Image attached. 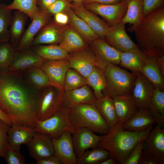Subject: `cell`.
Listing matches in <instances>:
<instances>
[{
    "mask_svg": "<svg viewBox=\"0 0 164 164\" xmlns=\"http://www.w3.org/2000/svg\"><path fill=\"white\" fill-rule=\"evenodd\" d=\"M39 92L18 72L2 73L0 109L10 119L12 125L34 128Z\"/></svg>",
    "mask_w": 164,
    "mask_h": 164,
    "instance_id": "obj_1",
    "label": "cell"
},
{
    "mask_svg": "<svg viewBox=\"0 0 164 164\" xmlns=\"http://www.w3.org/2000/svg\"><path fill=\"white\" fill-rule=\"evenodd\" d=\"M134 32L138 48L149 56L164 55V8L143 15L135 26L128 28Z\"/></svg>",
    "mask_w": 164,
    "mask_h": 164,
    "instance_id": "obj_2",
    "label": "cell"
},
{
    "mask_svg": "<svg viewBox=\"0 0 164 164\" xmlns=\"http://www.w3.org/2000/svg\"><path fill=\"white\" fill-rule=\"evenodd\" d=\"M153 127L140 131H127L118 121L107 134L101 135L97 147L108 151L117 164H124L137 144L146 139Z\"/></svg>",
    "mask_w": 164,
    "mask_h": 164,
    "instance_id": "obj_3",
    "label": "cell"
},
{
    "mask_svg": "<svg viewBox=\"0 0 164 164\" xmlns=\"http://www.w3.org/2000/svg\"><path fill=\"white\" fill-rule=\"evenodd\" d=\"M69 121L76 128H85L105 135L110 131L107 123L94 104H70Z\"/></svg>",
    "mask_w": 164,
    "mask_h": 164,
    "instance_id": "obj_4",
    "label": "cell"
},
{
    "mask_svg": "<svg viewBox=\"0 0 164 164\" xmlns=\"http://www.w3.org/2000/svg\"><path fill=\"white\" fill-rule=\"evenodd\" d=\"M104 70L107 84L105 95L113 98L118 96L131 95L136 73L129 72L112 64H109Z\"/></svg>",
    "mask_w": 164,
    "mask_h": 164,
    "instance_id": "obj_5",
    "label": "cell"
},
{
    "mask_svg": "<svg viewBox=\"0 0 164 164\" xmlns=\"http://www.w3.org/2000/svg\"><path fill=\"white\" fill-rule=\"evenodd\" d=\"M69 108L63 103L52 117L43 121L37 120L36 132L50 137L58 138L65 131L72 134L77 128L70 123L68 118Z\"/></svg>",
    "mask_w": 164,
    "mask_h": 164,
    "instance_id": "obj_6",
    "label": "cell"
},
{
    "mask_svg": "<svg viewBox=\"0 0 164 164\" xmlns=\"http://www.w3.org/2000/svg\"><path fill=\"white\" fill-rule=\"evenodd\" d=\"M64 90L59 87L51 86L38 93L36 115L39 121H43L53 116L63 104Z\"/></svg>",
    "mask_w": 164,
    "mask_h": 164,
    "instance_id": "obj_7",
    "label": "cell"
},
{
    "mask_svg": "<svg viewBox=\"0 0 164 164\" xmlns=\"http://www.w3.org/2000/svg\"><path fill=\"white\" fill-rule=\"evenodd\" d=\"M84 5L88 10L102 17L110 26L121 22L127 10L126 0L113 4L91 2Z\"/></svg>",
    "mask_w": 164,
    "mask_h": 164,
    "instance_id": "obj_8",
    "label": "cell"
},
{
    "mask_svg": "<svg viewBox=\"0 0 164 164\" xmlns=\"http://www.w3.org/2000/svg\"><path fill=\"white\" fill-rule=\"evenodd\" d=\"M91 51L96 57V66L104 70L110 64H119L121 52L98 38L90 43Z\"/></svg>",
    "mask_w": 164,
    "mask_h": 164,
    "instance_id": "obj_9",
    "label": "cell"
},
{
    "mask_svg": "<svg viewBox=\"0 0 164 164\" xmlns=\"http://www.w3.org/2000/svg\"><path fill=\"white\" fill-rule=\"evenodd\" d=\"M50 15L46 10L39 8L37 13L31 21V23L24 32L19 45L15 49L16 51H24L32 46L36 36L50 22Z\"/></svg>",
    "mask_w": 164,
    "mask_h": 164,
    "instance_id": "obj_10",
    "label": "cell"
},
{
    "mask_svg": "<svg viewBox=\"0 0 164 164\" xmlns=\"http://www.w3.org/2000/svg\"><path fill=\"white\" fill-rule=\"evenodd\" d=\"M125 25L121 22L110 26L104 39L110 46L121 52L138 48L126 32Z\"/></svg>",
    "mask_w": 164,
    "mask_h": 164,
    "instance_id": "obj_11",
    "label": "cell"
},
{
    "mask_svg": "<svg viewBox=\"0 0 164 164\" xmlns=\"http://www.w3.org/2000/svg\"><path fill=\"white\" fill-rule=\"evenodd\" d=\"M69 6L75 13L83 20L99 38L104 39L110 26L102 19L87 9L82 3L69 2Z\"/></svg>",
    "mask_w": 164,
    "mask_h": 164,
    "instance_id": "obj_12",
    "label": "cell"
},
{
    "mask_svg": "<svg viewBox=\"0 0 164 164\" xmlns=\"http://www.w3.org/2000/svg\"><path fill=\"white\" fill-rule=\"evenodd\" d=\"M54 153L63 164H77L72 134L65 131L58 138H52Z\"/></svg>",
    "mask_w": 164,
    "mask_h": 164,
    "instance_id": "obj_13",
    "label": "cell"
},
{
    "mask_svg": "<svg viewBox=\"0 0 164 164\" xmlns=\"http://www.w3.org/2000/svg\"><path fill=\"white\" fill-rule=\"evenodd\" d=\"M158 164H164V129L156 125L144 141L143 149Z\"/></svg>",
    "mask_w": 164,
    "mask_h": 164,
    "instance_id": "obj_14",
    "label": "cell"
},
{
    "mask_svg": "<svg viewBox=\"0 0 164 164\" xmlns=\"http://www.w3.org/2000/svg\"><path fill=\"white\" fill-rule=\"evenodd\" d=\"M68 60L70 68L75 70L86 78L96 66V57L87 47L69 53Z\"/></svg>",
    "mask_w": 164,
    "mask_h": 164,
    "instance_id": "obj_15",
    "label": "cell"
},
{
    "mask_svg": "<svg viewBox=\"0 0 164 164\" xmlns=\"http://www.w3.org/2000/svg\"><path fill=\"white\" fill-rule=\"evenodd\" d=\"M72 137L74 152L78 158L87 150L97 147L101 135H96L88 128H77Z\"/></svg>",
    "mask_w": 164,
    "mask_h": 164,
    "instance_id": "obj_16",
    "label": "cell"
},
{
    "mask_svg": "<svg viewBox=\"0 0 164 164\" xmlns=\"http://www.w3.org/2000/svg\"><path fill=\"white\" fill-rule=\"evenodd\" d=\"M46 60L32 50L28 49L20 52L16 51L8 72H19L33 67H39Z\"/></svg>",
    "mask_w": 164,
    "mask_h": 164,
    "instance_id": "obj_17",
    "label": "cell"
},
{
    "mask_svg": "<svg viewBox=\"0 0 164 164\" xmlns=\"http://www.w3.org/2000/svg\"><path fill=\"white\" fill-rule=\"evenodd\" d=\"M26 145L29 156L36 161L54 155L52 138L44 134L36 132Z\"/></svg>",
    "mask_w": 164,
    "mask_h": 164,
    "instance_id": "obj_18",
    "label": "cell"
},
{
    "mask_svg": "<svg viewBox=\"0 0 164 164\" xmlns=\"http://www.w3.org/2000/svg\"><path fill=\"white\" fill-rule=\"evenodd\" d=\"M136 74L131 95L139 107L146 108L155 88L141 72Z\"/></svg>",
    "mask_w": 164,
    "mask_h": 164,
    "instance_id": "obj_19",
    "label": "cell"
},
{
    "mask_svg": "<svg viewBox=\"0 0 164 164\" xmlns=\"http://www.w3.org/2000/svg\"><path fill=\"white\" fill-rule=\"evenodd\" d=\"M39 68L45 72L54 84L64 89L65 75L70 68L68 59L47 60Z\"/></svg>",
    "mask_w": 164,
    "mask_h": 164,
    "instance_id": "obj_20",
    "label": "cell"
},
{
    "mask_svg": "<svg viewBox=\"0 0 164 164\" xmlns=\"http://www.w3.org/2000/svg\"><path fill=\"white\" fill-rule=\"evenodd\" d=\"M65 27L54 22H49L36 36L32 46L59 44L63 38Z\"/></svg>",
    "mask_w": 164,
    "mask_h": 164,
    "instance_id": "obj_21",
    "label": "cell"
},
{
    "mask_svg": "<svg viewBox=\"0 0 164 164\" xmlns=\"http://www.w3.org/2000/svg\"><path fill=\"white\" fill-rule=\"evenodd\" d=\"M155 123V121L149 110L141 107L130 118L122 124V127L126 130L140 131L146 129Z\"/></svg>",
    "mask_w": 164,
    "mask_h": 164,
    "instance_id": "obj_22",
    "label": "cell"
},
{
    "mask_svg": "<svg viewBox=\"0 0 164 164\" xmlns=\"http://www.w3.org/2000/svg\"><path fill=\"white\" fill-rule=\"evenodd\" d=\"M148 57L138 48L127 52H121L119 65L137 73L141 72Z\"/></svg>",
    "mask_w": 164,
    "mask_h": 164,
    "instance_id": "obj_23",
    "label": "cell"
},
{
    "mask_svg": "<svg viewBox=\"0 0 164 164\" xmlns=\"http://www.w3.org/2000/svg\"><path fill=\"white\" fill-rule=\"evenodd\" d=\"M97 98L88 85L70 91H65L63 103L70 104H94Z\"/></svg>",
    "mask_w": 164,
    "mask_h": 164,
    "instance_id": "obj_24",
    "label": "cell"
},
{
    "mask_svg": "<svg viewBox=\"0 0 164 164\" xmlns=\"http://www.w3.org/2000/svg\"><path fill=\"white\" fill-rule=\"evenodd\" d=\"M112 99L118 121L121 124L133 116L139 108L131 95L118 96Z\"/></svg>",
    "mask_w": 164,
    "mask_h": 164,
    "instance_id": "obj_25",
    "label": "cell"
},
{
    "mask_svg": "<svg viewBox=\"0 0 164 164\" xmlns=\"http://www.w3.org/2000/svg\"><path fill=\"white\" fill-rule=\"evenodd\" d=\"M36 133L35 130L33 128L12 125L9 127L8 131L9 146L20 151L21 145L28 144Z\"/></svg>",
    "mask_w": 164,
    "mask_h": 164,
    "instance_id": "obj_26",
    "label": "cell"
},
{
    "mask_svg": "<svg viewBox=\"0 0 164 164\" xmlns=\"http://www.w3.org/2000/svg\"><path fill=\"white\" fill-rule=\"evenodd\" d=\"M59 45L69 53L87 47V42L72 26H65Z\"/></svg>",
    "mask_w": 164,
    "mask_h": 164,
    "instance_id": "obj_27",
    "label": "cell"
},
{
    "mask_svg": "<svg viewBox=\"0 0 164 164\" xmlns=\"http://www.w3.org/2000/svg\"><path fill=\"white\" fill-rule=\"evenodd\" d=\"M64 12L69 17V23L70 26L79 33L87 43H91L99 38L88 24L78 16L69 5Z\"/></svg>",
    "mask_w": 164,
    "mask_h": 164,
    "instance_id": "obj_28",
    "label": "cell"
},
{
    "mask_svg": "<svg viewBox=\"0 0 164 164\" xmlns=\"http://www.w3.org/2000/svg\"><path fill=\"white\" fill-rule=\"evenodd\" d=\"M155 88L164 91V76L158 65L156 57L149 56L141 72Z\"/></svg>",
    "mask_w": 164,
    "mask_h": 164,
    "instance_id": "obj_29",
    "label": "cell"
},
{
    "mask_svg": "<svg viewBox=\"0 0 164 164\" xmlns=\"http://www.w3.org/2000/svg\"><path fill=\"white\" fill-rule=\"evenodd\" d=\"M108 124L110 130L118 122L113 99L108 95L97 99L94 104Z\"/></svg>",
    "mask_w": 164,
    "mask_h": 164,
    "instance_id": "obj_30",
    "label": "cell"
},
{
    "mask_svg": "<svg viewBox=\"0 0 164 164\" xmlns=\"http://www.w3.org/2000/svg\"><path fill=\"white\" fill-rule=\"evenodd\" d=\"M86 79L87 84L92 88L97 99L101 98L105 95L107 84L104 70L95 66Z\"/></svg>",
    "mask_w": 164,
    "mask_h": 164,
    "instance_id": "obj_31",
    "label": "cell"
},
{
    "mask_svg": "<svg viewBox=\"0 0 164 164\" xmlns=\"http://www.w3.org/2000/svg\"><path fill=\"white\" fill-rule=\"evenodd\" d=\"M28 16L25 13L16 10L12 16L10 26V43L15 49L24 32Z\"/></svg>",
    "mask_w": 164,
    "mask_h": 164,
    "instance_id": "obj_32",
    "label": "cell"
},
{
    "mask_svg": "<svg viewBox=\"0 0 164 164\" xmlns=\"http://www.w3.org/2000/svg\"><path fill=\"white\" fill-rule=\"evenodd\" d=\"M25 79L32 88L38 91L50 86H57L52 83L45 72L39 67H33L26 70Z\"/></svg>",
    "mask_w": 164,
    "mask_h": 164,
    "instance_id": "obj_33",
    "label": "cell"
},
{
    "mask_svg": "<svg viewBox=\"0 0 164 164\" xmlns=\"http://www.w3.org/2000/svg\"><path fill=\"white\" fill-rule=\"evenodd\" d=\"M154 118L156 123L164 126V91L155 88L146 107Z\"/></svg>",
    "mask_w": 164,
    "mask_h": 164,
    "instance_id": "obj_34",
    "label": "cell"
},
{
    "mask_svg": "<svg viewBox=\"0 0 164 164\" xmlns=\"http://www.w3.org/2000/svg\"><path fill=\"white\" fill-rule=\"evenodd\" d=\"M32 50L46 60H66L69 56L68 53L57 44L34 46Z\"/></svg>",
    "mask_w": 164,
    "mask_h": 164,
    "instance_id": "obj_35",
    "label": "cell"
},
{
    "mask_svg": "<svg viewBox=\"0 0 164 164\" xmlns=\"http://www.w3.org/2000/svg\"><path fill=\"white\" fill-rule=\"evenodd\" d=\"M127 10L121 22L132 26L136 25L143 16V0H126Z\"/></svg>",
    "mask_w": 164,
    "mask_h": 164,
    "instance_id": "obj_36",
    "label": "cell"
},
{
    "mask_svg": "<svg viewBox=\"0 0 164 164\" xmlns=\"http://www.w3.org/2000/svg\"><path fill=\"white\" fill-rule=\"evenodd\" d=\"M111 156L107 150L96 147L86 150L81 156L77 158V164H101Z\"/></svg>",
    "mask_w": 164,
    "mask_h": 164,
    "instance_id": "obj_37",
    "label": "cell"
},
{
    "mask_svg": "<svg viewBox=\"0 0 164 164\" xmlns=\"http://www.w3.org/2000/svg\"><path fill=\"white\" fill-rule=\"evenodd\" d=\"M12 10L3 3L0 4V44L10 41V26L12 15Z\"/></svg>",
    "mask_w": 164,
    "mask_h": 164,
    "instance_id": "obj_38",
    "label": "cell"
},
{
    "mask_svg": "<svg viewBox=\"0 0 164 164\" xmlns=\"http://www.w3.org/2000/svg\"><path fill=\"white\" fill-rule=\"evenodd\" d=\"M37 0H13L7 7L12 11L16 10L25 13L32 21L39 9L37 5Z\"/></svg>",
    "mask_w": 164,
    "mask_h": 164,
    "instance_id": "obj_39",
    "label": "cell"
},
{
    "mask_svg": "<svg viewBox=\"0 0 164 164\" xmlns=\"http://www.w3.org/2000/svg\"><path fill=\"white\" fill-rule=\"evenodd\" d=\"M87 85L86 78L75 70L70 68L64 78L63 88L65 91L74 90Z\"/></svg>",
    "mask_w": 164,
    "mask_h": 164,
    "instance_id": "obj_40",
    "label": "cell"
},
{
    "mask_svg": "<svg viewBox=\"0 0 164 164\" xmlns=\"http://www.w3.org/2000/svg\"><path fill=\"white\" fill-rule=\"evenodd\" d=\"M16 51L10 43L0 44V70H9L12 62Z\"/></svg>",
    "mask_w": 164,
    "mask_h": 164,
    "instance_id": "obj_41",
    "label": "cell"
},
{
    "mask_svg": "<svg viewBox=\"0 0 164 164\" xmlns=\"http://www.w3.org/2000/svg\"><path fill=\"white\" fill-rule=\"evenodd\" d=\"M9 127L0 119V157L3 158L9 147L8 131Z\"/></svg>",
    "mask_w": 164,
    "mask_h": 164,
    "instance_id": "obj_42",
    "label": "cell"
},
{
    "mask_svg": "<svg viewBox=\"0 0 164 164\" xmlns=\"http://www.w3.org/2000/svg\"><path fill=\"white\" fill-rule=\"evenodd\" d=\"M9 146L4 158L8 164H25V158L19 152Z\"/></svg>",
    "mask_w": 164,
    "mask_h": 164,
    "instance_id": "obj_43",
    "label": "cell"
},
{
    "mask_svg": "<svg viewBox=\"0 0 164 164\" xmlns=\"http://www.w3.org/2000/svg\"><path fill=\"white\" fill-rule=\"evenodd\" d=\"M144 141L139 142L136 145L124 164H138L143 149Z\"/></svg>",
    "mask_w": 164,
    "mask_h": 164,
    "instance_id": "obj_44",
    "label": "cell"
},
{
    "mask_svg": "<svg viewBox=\"0 0 164 164\" xmlns=\"http://www.w3.org/2000/svg\"><path fill=\"white\" fill-rule=\"evenodd\" d=\"M164 0H143V16L163 7Z\"/></svg>",
    "mask_w": 164,
    "mask_h": 164,
    "instance_id": "obj_45",
    "label": "cell"
},
{
    "mask_svg": "<svg viewBox=\"0 0 164 164\" xmlns=\"http://www.w3.org/2000/svg\"><path fill=\"white\" fill-rule=\"evenodd\" d=\"M68 0H56L47 9L46 11L50 15L64 12L69 6Z\"/></svg>",
    "mask_w": 164,
    "mask_h": 164,
    "instance_id": "obj_46",
    "label": "cell"
},
{
    "mask_svg": "<svg viewBox=\"0 0 164 164\" xmlns=\"http://www.w3.org/2000/svg\"><path fill=\"white\" fill-rule=\"evenodd\" d=\"M54 15V22L59 25L64 26L69 23V17L65 12L58 13Z\"/></svg>",
    "mask_w": 164,
    "mask_h": 164,
    "instance_id": "obj_47",
    "label": "cell"
},
{
    "mask_svg": "<svg viewBox=\"0 0 164 164\" xmlns=\"http://www.w3.org/2000/svg\"><path fill=\"white\" fill-rule=\"evenodd\" d=\"M138 164H158L151 155L143 150Z\"/></svg>",
    "mask_w": 164,
    "mask_h": 164,
    "instance_id": "obj_48",
    "label": "cell"
},
{
    "mask_svg": "<svg viewBox=\"0 0 164 164\" xmlns=\"http://www.w3.org/2000/svg\"><path fill=\"white\" fill-rule=\"evenodd\" d=\"M37 164H63L54 155L36 161Z\"/></svg>",
    "mask_w": 164,
    "mask_h": 164,
    "instance_id": "obj_49",
    "label": "cell"
},
{
    "mask_svg": "<svg viewBox=\"0 0 164 164\" xmlns=\"http://www.w3.org/2000/svg\"><path fill=\"white\" fill-rule=\"evenodd\" d=\"M56 0H38V7L43 10H47L48 8Z\"/></svg>",
    "mask_w": 164,
    "mask_h": 164,
    "instance_id": "obj_50",
    "label": "cell"
},
{
    "mask_svg": "<svg viewBox=\"0 0 164 164\" xmlns=\"http://www.w3.org/2000/svg\"><path fill=\"white\" fill-rule=\"evenodd\" d=\"M123 0H84L83 2L84 4L91 2L102 4H113L120 2Z\"/></svg>",
    "mask_w": 164,
    "mask_h": 164,
    "instance_id": "obj_51",
    "label": "cell"
},
{
    "mask_svg": "<svg viewBox=\"0 0 164 164\" xmlns=\"http://www.w3.org/2000/svg\"><path fill=\"white\" fill-rule=\"evenodd\" d=\"M158 65L164 76V55L156 57Z\"/></svg>",
    "mask_w": 164,
    "mask_h": 164,
    "instance_id": "obj_52",
    "label": "cell"
},
{
    "mask_svg": "<svg viewBox=\"0 0 164 164\" xmlns=\"http://www.w3.org/2000/svg\"><path fill=\"white\" fill-rule=\"evenodd\" d=\"M0 119L5 122L9 126H11L12 124L10 119L0 109Z\"/></svg>",
    "mask_w": 164,
    "mask_h": 164,
    "instance_id": "obj_53",
    "label": "cell"
},
{
    "mask_svg": "<svg viewBox=\"0 0 164 164\" xmlns=\"http://www.w3.org/2000/svg\"><path fill=\"white\" fill-rule=\"evenodd\" d=\"M116 163L115 159L110 156L103 161L101 164H115Z\"/></svg>",
    "mask_w": 164,
    "mask_h": 164,
    "instance_id": "obj_54",
    "label": "cell"
},
{
    "mask_svg": "<svg viewBox=\"0 0 164 164\" xmlns=\"http://www.w3.org/2000/svg\"><path fill=\"white\" fill-rule=\"evenodd\" d=\"M84 0H71V2L75 3H82Z\"/></svg>",
    "mask_w": 164,
    "mask_h": 164,
    "instance_id": "obj_55",
    "label": "cell"
},
{
    "mask_svg": "<svg viewBox=\"0 0 164 164\" xmlns=\"http://www.w3.org/2000/svg\"><path fill=\"white\" fill-rule=\"evenodd\" d=\"M69 2H71V0H68Z\"/></svg>",
    "mask_w": 164,
    "mask_h": 164,
    "instance_id": "obj_56",
    "label": "cell"
},
{
    "mask_svg": "<svg viewBox=\"0 0 164 164\" xmlns=\"http://www.w3.org/2000/svg\"><path fill=\"white\" fill-rule=\"evenodd\" d=\"M2 73V72L1 71V70H0V76L1 75Z\"/></svg>",
    "mask_w": 164,
    "mask_h": 164,
    "instance_id": "obj_57",
    "label": "cell"
}]
</instances>
